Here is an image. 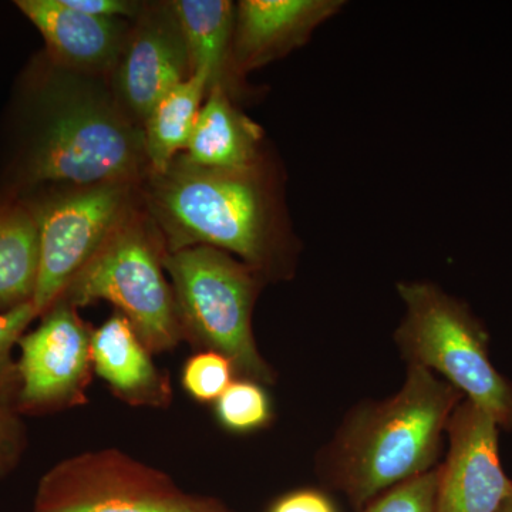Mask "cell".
<instances>
[{"label":"cell","instance_id":"obj_1","mask_svg":"<svg viewBox=\"0 0 512 512\" xmlns=\"http://www.w3.org/2000/svg\"><path fill=\"white\" fill-rule=\"evenodd\" d=\"M141 200L168 252L211 247L238 255L256 274L288 271L298 248L274 161L248 170H217L184 153L147 174Z\"/></svg>","mask_w":512,"mask_h":512},{"label":"cell","instance_id":"obj_2","mask_svg":"<svg viewBox=\"0 0 512 512\" xmlns=\"http://www.w3.org/2000/svg\"><path fill=\"white\" fill-rule=\"evenodd\" d=\"M55 67L23 151L22 180L57 188L143 183V127L121 109L109 77Z\"/></svg>","mask_w":512,"mask_h":512},{"label":"cell","instance_id":"obj_3","mask_svg":"<svg viewBox=\"0 0 512 512\" xmlns=\"http://www.w3.org/2000/svg\"><path fill=\"white\" fill-rule=\"evenodd\" d=\"M461 399L463 394L431 370L410 365L396 396L363 407L346 421L326 460L329 483L363 511L390 488L427 473Z\"/></svg>","mask_w":512,"mask_h":512},{"label":"cell","instance_id":"obj_4","mask_svg":"<svg viewBox=\"0 0 512 512\" xmlns=\"http://www.w3.org/2000/svg\"><path fill=\"white\" fill-rule=\"evenodd\" d=\"M406 316L396 340L410 365L436 370L498 427L512 430V383L491 362L488 335L466 303L430 282H402Z\"/></svg>","mask_w":512,"mask_h":512},{"label":"cell","instance_id":"obj_5","mask_svg":"<svg viewBox=\"0 0 512 512\" xmlns=\"http://www.w3.org/2000/svg\"><path fill=\"white\" fill-rule=\"evenodd\" d=\"M163 266L173 278L178 315L188 328L239 372L269 382L271 372L256 352L251 329L259 274L211 247L168 252Z\"/></svg>","mask_w":512,"mask_h":512},{"label":"cell","instance_id":"obj_6","mask_svg":"<svg viewBox=\"0 0 512 512\" xmlns=\"http://www.w3.org/2000/svg\"><path fill=\"white\" fill-rule=\"evenodd\" d=\"M138 207L84 266L62 298L72 306L109 301L120 309L141 342L164 349L177 338V303L165 282L153 221Z\"/></svg>","mask_w":512,"mask_h":512},{"label":"cell","instance_id":"obj_7","mask_svg":"<svg viewBox=\"0 0 512 512\" xmlns=\"http://www.w3.org/2000/svg\"><path fill=\"white\" fill-rule=\"evenodd\" d=\"M141 184L62 187L28 204L39 232V275L33 306L52 308L84 266L133 214Z\"/></svg>","mask_w":512,"mask_h":512},{"label":"cell","instance_id":"obj_8","mask_svg":"<svg viewBox=\"0 0 512 512\" xmlns=\"http://www.w3.org/2000/svg\"><path fill=\"white\" fill-rule=\"evenodd\" d=\"M191 74L187 45L171 2L144 5L109 76L121 109L143 127L158 100Z\"/></svg>","mask_w":512,"mask_h":512},{"label":"cell","instance_id":"obj_9","mask_svg":"<svg viewBox=\"0 0 512 512\" xmlns=\"http://www.w3.org/2000/svg\"><path fill=\"white\" fill-rule=\"evenodd\" d=\"M498 424L470 400L457 404L447 421L450 450L439 467L437 512H497L512 481L498 454Z\"/></svg>","mask_w":512,"mask_h":512},{"label":"cell","instance_id":"obj_10","mask_svg":"<svg viewBox=\"0 0 512 512\" xmlns=\"http://www.w3.org/2000/svg\"><path fill=\"white\" fill-rule=\"evenodd\" d=\"M16 372L22 382V409L35 410L67 399L76 390L92 356V340L73 306L64 299L46 312L39 328L23 335Z\"/></svg>","mask_w":512,"mask_h":512},{"label":"cell","instance_id":"obj_11","mask_svg":"<svg viewBox=\"0 0 512 512\" xmlns=\"http://www.w3.org/2000/svg\"><path fill=\"white\" fill-rule=\"evenodd\" d=\"M343 0H242L235 9L232 64L242 80L251 70L305 46L338 15Z\"/></svg>","mask_w":512,"mask_h":512},{"label":"cell","instance_id":"obj_12","mask_svg":"<svg viewBox=\"0 0 512 512\" xmlns=\"http://www.w3.org/2000/svg\"><path fill=\"white\" fill-rule=\"evenodd\" d=\"M18 8L45 37L53 63L109 77L126 46L131 22L84 15L64 0H20Z\"/></svg>","mask_w":512,"mask_h":512},{"label":"cell","instance_id":"obj_13","mask_svg":"<svg viewBox=\"0 0 512 512\" xmlns=\"http://www.w3.org/2000/svg\"><path fill=\"white\" fill-rule=\"evenodd\" d=\"M185 156L201 167L248 170L268 160L264 130L238 109L222 86L208 90Z\"/></svg>","mask_w":512,"mask_h":512},{"label":"cell","instance_id":"obj_14","mask_svg":"<svg viewBox=\"0 0 512 512\" xmlns=\"http://www.w3.org/2000/svg\"><path fill=\"white\" fill-rule=\"evenodd\" d=\"M175 13L192 73L204 72L212 86H222L235 101L245 89L232 64L235 9L229 0H174Z\"/></svg>","mask_w":512,"mask_h":512},{"label":"cell","instance_id":"obj_15","mask_svg":"<svg viewBox=\"0 0 512 512\" xmlns=\"http://www.w3.org/2000/svg\"><path fill=\"white\" fill-rule=\"evenodd\" d=\"M208 90V74L192 73L164 94L150 111L143 124L147 174L163 173L171 161L185 151Z\"/></svg>","mask_w":512,"mask_h":512},{"label":"cell","instance_id":"obj_16","mask_svg":"<svg viewBox=\"0 0 512 512\" xmlns=\"http://www.w3.org/2000/svg\"><path fill=\"white\" fill-rule=\"evenodd\" d=\"M39 232L28 205H0V313L33 301Z\"/></svg>","mask_w":512,"mask_h":512},{"label":"cell","instance_id":"obj_17","mask_svg":"<svg viewBox=\"0 0 512 512\" xmlns=\"http://www.w3.org/2000/svg\"><path fill=\"white\" fill-rule=\"evenodd\" d=\"M97 373L123 393H140L156 382V370L130 320L117 312L92 336Z\"/></svg>","mask_w":512,"mask_h":512},{"label":"cell","instance_id":"obj_18","mask_svg":"<svg viewBox=\"0 0 512 512\" xmlns=\"http://www.w3.org/2000/svg\"><path fill=\"white\" fill-rule=\"evenodd\" d=\"M180 501L127 485L69 487L47 478L40 487L36 512H173Z\"/></svg>","mask_w":512,"mask_h":512},{"label":"cell","instance_id":"obj_19","mask_svg":"<svg viewBox=\"0 0 512 512\" xmlns=\"http://www.w3.org/2000/svg\"><path fill=\"white\" fill-rule=\"evenodd\" d=\"M218 416L232 430L258 429L269 419L268 397L258 384H229L218 399Z\"/></svg>","mask_w":512,"mask_h":512},{"label":"cell","instance_id":"obj_20","mask_svg":"<svg viewBox=\"0 0 512 512\" xmlns=\"http://www.w3.org/2000/svg\"><path fill=\"white\" fill-rule=\"evenodd\" d=\"M439 468L410 478L379 495L363 512H437Z\"/></svg>","mask_w":512,"mask_h":512},{"label":"cell","instance_id":"obj_21","mask_svg":"<svg viewBox=\"0 0 512 512\" xmlns=\"http://www.w3.org/2000/svg\"><path fill=\"white\" fill-rule=\"evenodd\" d=\"M231 360L221 353L208 352L194 356L184 370V386L201 402L220 399L232 379Z\"/></svg>","mask_w":512,"mask_h":512},{"label":"cell","instance_id":"obj_22","mask_svg":"<svg viewBox=\"0 0 512 512\" xmlns=\"http://www.w3.org/2000/svg\"><path fill=\"white\" fill-rule=\"evenodd\" d=\"M36 316L37 311L32 302L0 313V392L8 386L12 376L18 373L12 363V349Z\"/></svg>","mask_w":512,"mask_h":512},{"label":"cell","instance_id":"obj_23","mask_svg":"<svg viewBox=\"0 0 512 512\" xmlns=\"http://www.w3.org/2000/svg\"><path fill=\"white\" fill-rule=\"evenodd\" d=\"M23 448V429L15 414L0 406V474L18 463Z\"/></svg>","mask_w":512,"mask_h":512},{"label":"cell","instance_id":"obj_24","mask_svg":"<svg viewBox=\"0 0 512 512\" xmlns=\"http://www.w3.org/2000/svg\"><path fill=\"white\" fill-rule=\"evenodd\" d=\"M64 3L77 12L101 19L134 20L144 8V3L128 0H64Z\"/></svg>","mask_w":512,"mask_h":512},{"label":"cell","instance_id":"obj_25","mask_svg":"<svg viewBox=\"0 0 512 512\" xmlns=\"http://www.w3.org/2000/svg\"><path fill=\"white\" fill-rule=\"evenodd\" d=\"M272 512H335V510L325 495L316 491H299L282 498Z\"/></svg>","mask_w":512,"mask_h":512},{"label":"cell","instance_id":"obj_26","mask_svg":"<svg viewBox=\"0 0 512 512\" xmlns=\"http://www.w3.org/2000/svg\"><path fill=\"white\" fill-rule=\"evenodd\" d=\"M497 512H512V490L503 501V504H501L500 510Z\"/></svg>","mask_w":512,"mask_h":512},{"label":"cell","instance_id":"obj_27","mask_svg":"<svg viewBox=\"0 0 512 512\" xmlns=\"http://www.w3.org/2000/svg\"><path fill=\"white\" fill-rule=\"evenodd\" d=\"M173 512H204V511L197 510V508H192V507H190V505L178 503L177 507L174 508Z\"/></svg>","mask_w":512,"mask_h":512}]
</instances>
